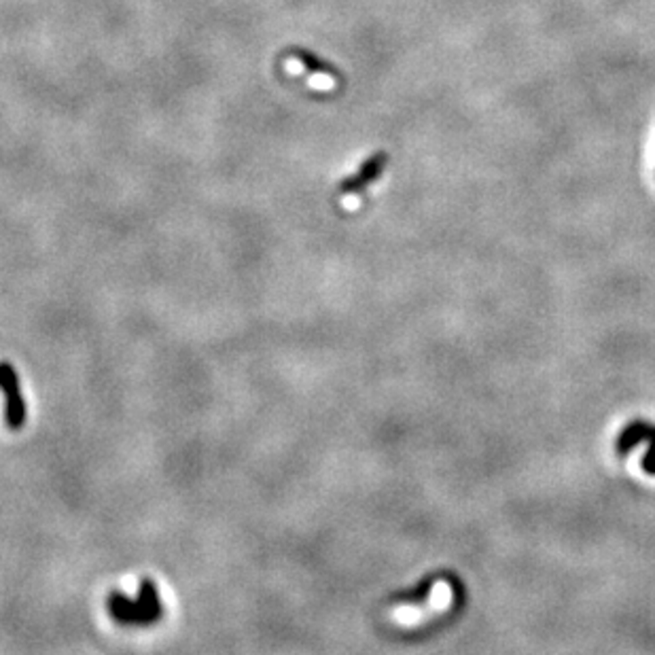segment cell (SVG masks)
Here are the masks:
<instances>
[{"label":"cell","instance_id":"obj_6","mask_svg":"<svg viewBox=\"0 0 655 655\" xmlns=\"http://www.w3.org/2000/svg\"><path fill=\"white\" fill-rule=\"evenodd\" d=\"M299 60L301 64H304L306 68H310V71L315 73H329V74H335V71L329 64H324L323 60H318V57H315L312 54H308V51H299Z\"/></svg>","mask_w":655,"mask_h":655},{"label":"cell","instance_id":"obj_2","mask_svg":"<svg viewBox=\"0 0 655 655\" xmlns=\"http://www.w3.org/2000/svg\"><path fill=\"white\" fill-rule=\"evenodd\" d=\"M0 391L7 397V408H4V418L11 431H20L26 425V403L20 391V378L17 371L11 367V363H0Z\"/></svg>","mask_w":655,"mask_h":655},{"label":"cell","instance_id":"obj_5","mask_svg":"<svg viewBox=\"0 0 655 655\" xmlns=\"http://www.w3.org/2000/svg\"><path fill=\"white\" fill-rule=\"evenodd\" d=\"M431 585H433V575L425 577V582H420L418 585H416V590H411V592H405V594H397L395 600L397 602H425L428 592H431Z\"/></svg>","mask_w":655,"mask_h":655},{"label":"cell","instance_id":"obj_3","mask_svg":"<svg viewBox=\"0 0 655 655\" xmlns=\"http://www.w3.org/2000/svg\"><path fill=\"white\" fill-rule=\"evenodd\" d=\"M641 442H649V452H647V456L642 458V469H645V473L655 475V427L653 425H649V422H642V420L630 422V425L622 431V435H619L617 452L622 456L628 454V452Z\"/></svg>","mask_w":655,"mask_h":655},{"label":"cell","instance_id":"obj_1","mask_svg":"<svg viewBox=\"0 0 655 655\" xmlns=\"http://www.w3.org/2000/svg\"><path fill=\"white\" fill-rule=\"evenodd\" d=\"M108 611L121 625H151L164 616L158 585L153 579H142L136 600L127 599L121 592H113L108 596Z\"/></svg>","mask_w":655,"mask_h":655},{"label":"cell","instance_id":"obj_4","mask_svg":"<svg viewBox=\"0 0 655 655\" xmlns=\"http://www.w3.org/2000/svg\"><path fill=\"white\" fill-rule=\"evenodd\" d=\"M386 161H388V155L384 153V151H380V153L371 155V158L365 159L361 170H358L355 177H348L346 181L341 183V187H340L341 194H361V191L367 189L369 185L380 177L382 170H384Z\"/></svg>","mask_w":655,"mask_h":655}]
</instances>
